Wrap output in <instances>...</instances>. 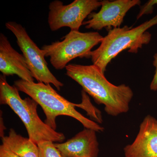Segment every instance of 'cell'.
<instances>
[{
  "label": "cell",
  "instance_id": "6da1fadb",
  "mask_svg": "<svg viewBox=\"0 0 157 157\" xmlns=\"http://www.w3.org/2000/svg\"><path fill=\"white\" fill-rule=\"evenodd\" d=\"M66 69L67 76L80 85L97 104L104 105V110L108 115L117 116L129 111L134 93L128 86L113 84L93 64H70Z\"/></svg>",
  "mask_w": 157,
  "mask_h": 157
},
{
  "label": "cell",
  "instance_id": "7a4b0ae2",
  "mask_svg": "<svg viewBox=\"0 0 157 157\" xmlns=\"http://www.w3.org/2000/svg\"><path fill=\"white\" fill-rule=\"evenodd\" d=\"M156 25L157 14L134 28L126 25L110 29L100 46L90 53L93 65L104 74L108 64L123 51L128 49L129 52L137 53L143 45L148 44L151 40V34L147 31Z\"/></svg>",
  "mask_w": 157,
  "mask_h": 157
},
{
  "label": "cell",
  "instance_id": "3957f363",
  "mask_svg": "<svg viewBox=\"0 0 157 157\" xmlns=\"http://www.w3.org/2000/svg\"><path fill=\"white\" fill-rule=\"evenodd\" d=\"M14 86L41 106L46 117L45 123L54 130L56 129V117L67 116L80 122L85 128L92 129L97 132L104 131V127L77 111L75 109L76 104L59 94L50 84L29 82L20 79L14 81Z\"/></svg>",
  "mask_w": 157,
  "mask_h": 157
},
{
  "label": "cell",
  "instance_id": "277c9868",
  "mask_svg": "<svg viewBox=\"0 0 157 157\" xmlns=\"http://www.w3.org/2000/svg\"><path fill=\"white\" fill-rule=\"evenodd\" d=\"M0 103L8 105L19 117L29 138L36 144L47 141L61 143L66 138L64 134L52 128L40 119L36 102L30 98L22 99L17 88L10 85L3 75L0 76Z\"/></svg>",
  "mask_w": 157,
  "mask_h": 157
},
{
  "label": "cell",
  "instance_id": "5b68a950",
  "mask_svg": "<svg viewBox=\"0 0 157 157\" xmlns=\"http://www.w3.org/2000/svg\"><path fill=\"white\" fill-rule=\"evenodd\" d=\"M103 38L97 32L70 31L63 37L62 41L44 45L41 49L45 57H49L51 64L55 69L63 70L73 59L90 58L91 49L101 43Z\"/></svg>",
  "mask_w": 157,
  "mask_h": 157
},
{
  "label": "cell",
  "instance_id": "8992f818",
  "mask_svg": "<svg viewBox=\"0 0 157 157\" xmlns=\"http://www.w3.org/2000/svg\"><path fill=\"white\" fill-rule=\"evenodd\" d=\"M6 26L16 38L17 45L33 78L38 82L52 84L60 90L63 83L59 81L48 69L42 49L31 39L25 28L14 21L6 22Z\"/></svg>",
  "mask_w": 157,
  "mask_h": 157
},
{
  "label": "cell",
  "instance_id": "52a82bcc",
  "mask_svg": "<svg viewBox=\"0 0 157 157\" xmlns=\"http://www.w3.org/2000/svg\"><path fill=\"white\" fill-rule=\"evenodd\" d=\"M100 6L101 1L98 0H75L67 5L59 0L52 1L49 5V28L56 31L69 27L71 31H79L86 18Z\"/></svg>",
  "mask_w": 157,
  "mask_h": 157
},
{
  "label": "cell",
  "instance_id": "ba28073f",
  "mask_svg": "<svg viewBox=\"0 0 157 157\" xmlns=\"http://www.w3.org/2000/svg\"><path fill=\"white\" fill-rule=\"evenodd\" d=\"M140 0H116L101 1V10L93 12L82 25L86 29L101 30L107 28L120 27L127 12L134 6H140Z\"/></svg>",
  "mask_w": 157,
  "mask_h": 157
},
{
  "label": "cell",
  "instance_id": "9c48e42d",
  "mask_svg": "<svg viewBox=\"0 0 157 157\" xmlns=\"http://www.w3.org/2000/svg\"><path fill=\"white\" fill-rule=\"evenodd\" d=\"M125 157H157V119L150 115L144 119L135 140L124 148Z\"/></svg>",
  "mask_w": 157,
  "mask_h": 157
},
{
  "label": "cell",
  "instance_id": "30bf717a",
  "mask_svg": "<svg viewBox=\"0 0 157 157\" xmlns=\"http://www.w3.org/2000/svg\"><path fill=\"white\" fill-rule=\"evenodd\" d=\"M0 71L5 76L15 75L25 81H34L24 56L12 47L2 33L0 34Z\"/></svg>",
  "mask_w": 157,
  "mask_h": 157
},
{
  "label": "cell",
  "instance_id": "8fae6325",
  "mask_svg": "<svg viewBox=\"0 0 157 157\" xmlns=\"http://www.w3.org/2000/svg\"><path fill=\"white\" fill-rule=\"evenodd\" d=\"M96 132L85 128L66 142L55 145L63 157H98L99 143Z\"/></svg>",
  "mask_w": 157,
  "mask_h": 157
},
{
  "label": "cell",
  "instance_id": "7c38bea8",
  "mask_svg": "<svg viewBox=\"0 0 157 157\" xmlns=\"http://www.w3.org/2000/svg\"><path fill=\"white\" fill-rule=\"evenodd\" d=\"M2 144L20 157H39L38 145L29 138L17 134L10 129L8 136L2 137Z\"/></svg>",
  "mask_w": 157,
  "mask_h": 157
},
{
  "label": "cell",
  "instance_id": "4fadbf2b",
  "mask_svg": "<svg viewBox=\"0 0 157 157\" xmlns=\"http://www.w3.org/2000/svg\"><path fill=\"white\" fill-rule=\"evenodd\" d=\"M81 95L82 103L81 104H76V107L84 109L87 112L88 115L94 119V121L97 122L98 123H102L103 120L101 111L92 104L87 93L82 90Z\"/></svg>",
  "mask_w": 157,
  "mask_h": 157
},
{
  "label": "cell",
  "instance_id": "5bb4252c",
  "mask_svg": "<svg viewBox=\"0 0 157 157\" xmlns=\"http://www.w3.org/2000/svg\"><path fill=\"white\" fill-rule=\"evenodd\" d=\"M37 145L39 148V157H63L53 142L44 141Z\"/></svg>",
  "mask_w": 157,
  "mask_h": 157
},
{
  "label": "cell",
  "instance_id": "9a60e30c",
  "mask_svg": "<svg viewBox=\"0 0 157 157\" xmlns=\"http://www.w3.org/2000/svg\"><path fill=\"white\" fill-rule=\"evenodd\" d=\"M156 5H157V0H150L143 6H141L140 12L137 14V19H139L144 14L152 13L154 9V6Z\"/></svg>",
  "mask_w": 157,
  "mask_h": 157
},
{
  "label": "cell",
  "instance_id": "2e32d148",
  "mask_svg": "<svg viewBox=\"0 0 157 157\" xmlns=\"http://www.w3.org/2000/svg\"><path fill=\"white\" fill-rule=\"evenodd\" d=\"M154 61L153 64L155 67V71L152 80L150 88L152 91H157V53H155L154 56Z\"/></svg>",
  "mask_w": 157,
  "mask_h": 157
},
{
  "label": "cell",
  "instance_id": "e0dca14e",
  "mask_svg": "<svg viewBox=\"0 0 157 157\" xmlns=\"http://www.w3.org/2000/svg\"><path fill=\"white\" fill-rule=\"evenodd\" d=\"M0 157H20L2 144L0 146Z\"/></svg>",
  "mask_w": 157,
  "mask_h": 157
}]
</instances>
